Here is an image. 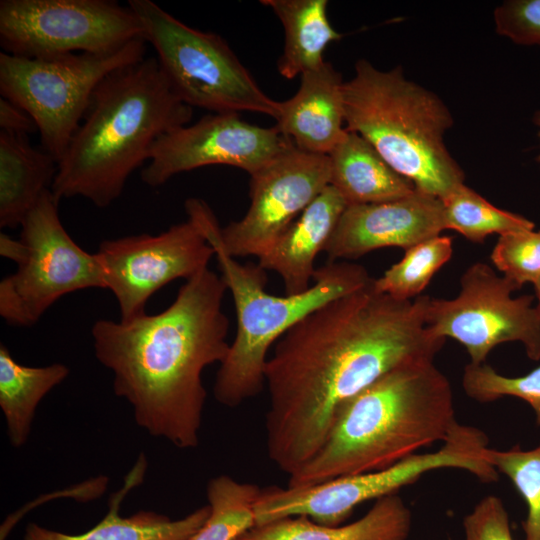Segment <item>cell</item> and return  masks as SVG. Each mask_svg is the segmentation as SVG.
<instances>
[{
	"mask_svg": "<svg viewBox=\"0 0 540 540\" xmlns=\"http://www.w3.org/2000/svg\"><path fill=\"white\" fill-rule=\"evenodd\" d=\"M373 279L297 322L268 358L266 449L288 475L320 449L345 402L400 365L434 360L445 343L426 326L427 295L399 300Z\"/></svg>",
	"mask_w": 540,
	"mask_h": 540,
	"instance_id": "cell-1",
	"label": "cell"
},
{
	"mask_svg": "<svg viewBox=\"0 0 540 540\" xmlns=\"http://www.w3.org/2000/svg\"><path fill=\"white\" fill-rule=\"evenodd\" d=\"M226 290L206 268L185 280L163 311L92 326L95 356L113 373L114 393L132 406L141 428L181 449L199 444L207 396L202 373L229 351Z\"/></svg>",
	"mask_w": 540,
	"mask_h": 540,
	"instance_id": "cell-2",
	"label": "cell"
},
{
	"mask_svg": "<svg viewBox=\"0 0 540 540\" xmlns=\"http://www.w3.org/2000/svg\"><path fill=\"white\" fill-rule=\"evenodd\" d=\"M193 110L173 92L156 57L144 58L108 75L63 156L51 186L62 198L83 197L111 205L129 176L149 161L156 141L187 125Z\"/></svg>",
	"mask_w": 540,
	"mask_h": 540,
	"instance_id": "cell-3",
	"label": "cell"
},
{
	"mask_svg": "<svg viewBox=\"0 0 540 540\" xmlns=\"http://www.w3.org/2000/svg\"><path fill=\"white\" fill-rule=\"evenodd\" d=\"M457 422L451 384L434 360L400 365L343 404L320 449L289 475L288 486L387 468L442 443Z\"/></svg>",
	"mask_w": 540,
	"mask_h": 540,
	"instance_id": "cell-4",
	"label": "cell"
},
{
	"mask_svg": "<svg viewBox=\"0 0 540 540\" xmlns=\"http://www.w3.org/2000/svg\"><path fill=\"white\" fill-rule=\"evenodd\" d=\"M185 210L215 251L221 277L235 305L237 330L214 384L216 400L237 407L265 386L268 351L292 326L323 304L352 293L372 281L365 267L328 262L317 268L314 283L298 294L266 291V271L259 264H241L220 242V226L208 204L189 198Z\"/></svg>",
	"mask_w": 540,
	"mask_h": 540,
	"instance_id": "cell-5",
	"label": "cell"
},
{
	"mask_svg": "<svg viewBox=\"0 0 540 540\" xmlns=\"http://www.w3.org/2000/svg\"><path fill=\"white\" fill-rule=\"evenodd\" d=\"M344 106L346 130L366 139L417 190L443 200L464 184V172L444 143L454 123L450 110L401 67L382 71L358 60L344 83Z\"/></svg>",
	"mask_w": 540,
	"mask_h": 540,
	"instance_id": "cell-6",
	"label": "cell"
},
{
	"mask_svg": "<svg viewBox=\"0 0 540 540\" xmlns=\"http://www.w3.org/2000/svg\"><path fill=\"white\" fill-rule=\"evenodd\" d=\"M488 447L484 431L457 422L438 449L416 453L387 468L310 486L263 488L254 505L256 526L294 516H306L328 526L341 525L358 505L397 493L440 469H458L482 482H494L499 474L485 459Z\"/></svg>",
	"mask_w": 540,
	"mask_h": 540,
	"instance_id": "cell-7",
	"label": "cell"
},
{
	"mask_svg": "<svg viewBox=\"0 0 540 540\" xmlns=\"http://www.w3.org/2000/svg\"><path fill=\"white\" fill-rule=\"evenodd\" d=\"M128 6L183 103L213 113L248 111L277 118L279 101L264 93L221 36L184 24L151 0H130Z\"/></svg>",
	"mask_w": 540,
	"mask_h": 540,
	"instance_id": "cell-8",
	"label": "cell"
},
{
	"mask_svg": "<svg viewBox=\"0 0 540 540\" xmlns=\"http://www.w3.org/2000/svg\"><path fill=\"white\" fill-rule=\"evenodd\" d=\"M144 38L102 53L27 58L0 53V92L36 123L41 146L57 162L80 125L95 90L114 71L145 58Z\"/></svg>",
	"mask_w": 540,
	"mask_h": 540,
	"instance_id": "cell-9",
	"label": "cell"
},
{
	"mask_svg": "<svg viewBox=\"0 0 540 540\" xmlns=\"http://www.w3.org/2000/svg\"><path fill=\"white\" fill-rule=\"evenodd\" d=\"M59 202L46 191L21 225L23 255L14 273L0 282V315L10 325L29 327L69 293L105 289L97 253L83 250L65 230Z\"/></svg>",
	"mask_w": 540,
	"mask_h": 540,
	"instance_id": "cell-10",
	"label": "cell"
},
{
	"mask_svg": "<svg viewBox=\"0 0 540 540\" xmlns=\"http://www.w3.org/2000/svg\"><path fill=\"white\" fill-rule=\"evenodd\" d=\"M143 38L127 6L108 0H1L3 52L27 58L102 53Z\"/></svg>",
	"mask_w": 540,
	"mask_h": 540,
	"instance_id": "cell-11",
	"label": "cell"
},
{
	"mask_svg": "<svg viewBox=\"0 0 540 540\" xmlns=\"http://www.w3.org/2000/svg\"><path fill=\"white\" fill-rule=\"evenodd\" d=\"M520 287L476 262L460 278L453 299L428 296L425 322L437 337L452 338L466 349L470 363L482 364L498 345L519 342L529 359H540V323L533 296L512 297Z\"/></svg>",
	"mask_w": 540,
	"mask_h": 540,
	"instance_id": "cell-12",
	"label": "cell"
},
{
	"mask_svg": "<svg viewBox=\"0 0 540 540\" xmlns=\"http://www.w3.org/2000/svg\"><path fill=\"white\" fill-rule=\"evenodd\" d=\"M105 289L115 296L122 321L145 312L150 297L171 281L208 268L215 251L187 218L158 235L140 234L103 241L96 252Z\"/></svg>",
	"mask_w": 540,
	"mask_h": 540,
	"instance_id": "cell-13",
	"label": "cell"
},
{
	"mask_svg": "<svg viewBox=\"0 0 540 540\" xmlns=\"http://www.w3.org/2000/svg\"><path fill=\"white\" fill-rule=\"evenodd\" d=\"M329 183L328 155L292 144L250 175V206L240 220L220 228L222 247L234 258H260Z\"/></svg>",
	"mask_w": 540,
	"mask_h": 540,
	"instance_id": "cell-14",
	"label": "cell"
},
{
	"mask_svg": "<svg viewBox=\"0 0 540 540\" xmlns=\"http://www.w3.org/2000/svg\"><path fill=\"white\" fill-rule=\"evenodd\" d=\"M292 144L275 127L250 124L238 113H213L161 136L141 179L158 187L177 174L209 165L233 166L252 175Z\"/></svg>",
	"mask_w": 540,
	"mask_h": 540,
	"instance_id": "cell-15",
	"label": "cell"
},
{
	"mask_svg": "<svg viewBox=\"0 0 540 540\" xmlns=\"http://www.w3.org/2000/svg\"><path fill=\"white\" fill-rule=\"evenodd\" d=\"M446 230L442 200L415 190L392 201L347 205L324 251L329 262L373 250H404Z\"/></svg>",
	"mask_w": 540,
	"mask_h": 540,
	"instance_id": "cell-16",
	"label": "cell"
},
{
	"mask_svg": "<svg viewBox=\"0 0 540 540\" xmlns=\"http://www.w3.org/2000/svg\"><path fill=\"white\" fill-rule=\"evenodd\" d=\"M344 83L327 61L303 73L296 94L279 101L274 127L299 150L328 155L347 133Z\"/></svg>",
	"mask_w": 540,
	"mask_h": 540,
	"instance_id": "cell-17",
	"label": "cell"
},
{
	"mask_svg": "<svg viewBox=\"0 0 540 540\" xmlns=\"http://www.w3.org/2000/svg\"><path fill=\"white\" fill-rule=\"evenodd\" d=\"M342 195L328 185L260 258L265 271L282 279L285 294H298L311 286L314 261L324 251L347 207Z\"/></svg>",
	"mask_w": 540,
	"mask_h": 540,
	"instance_id": "cell-18",
	"label": "cell"
},
{
	"mask_svg": "<svg viewBox=\"0 0 540 540\" xmlns=\"http://www.w3.org/2000/svg\"><path fill=\"white\" fill-rule=\"evenodd\" d=\"M145 461L137 462L125 480V485L113 495L109 512L94 527L81 534H66L30 523L26 527L24 540H186L205 523L209 505L203 506L187 516L172 520L167 516L139 511L130 517L119 515V506L127 492L143 478Z\"/></svg>",
	"mask_w": 540,
	"mask_h": 540,
	"instance_id": "cell-19",
	"label": "cell"
},
{
	"mask_svg": "<svg viewBox=\"0 0 540 540\" xmlns=\"http://www.w3.org/2000/svg\"><path fill=\"white\" fill-rule=\"evenodd\" d=\"M411 525L409 507L394 493L377 499L366 514L347 524L328 526L306 516L287 517L255 526L237 540H406Z\"/></svg>",
	"mask_w": 540,
	"mask_h": 540,
	"instance_id": "cell-20",
	"label": "cell"
},
{
	"mask_svg": "<svg viewBox=\"0 0 540 540\" xmlns=\"http://www.w3.org/2000/svg\"><path fill=\"white\" fill-rule=\"evenodd\" d=\"M330 183L348 205L392 201L412 194L411 181L397 173L362 136L347 131L328 154Z\"/></svg>",
	"mask_w": 540,
	"mask_h": 540,
	"instance_id": "cell-21",
	"label": "cell"
},
{
	"mask_svg": "<svg viewBox=\"0 0 540 540\" xmlns=\"http://www.w3.org/2000/svg\"><path fill=\"white\" fill-rule=\"evenodd\" d=\"M57 160L28 136L0 131V227L21 226L55 179Z\"/></svg>",
	"mask_w": 540,
	"mask_h": 540,
	"instance_id": "cell-22",
	"label": "cell"
},
{
	"mask_svg": "<svg viewBox=\"0 0 540 540\" xmlns=\"http://www.w3.org/2000/svg\"><path fill=\"white\" fill-rule=\"evenodd\" d=\"M272 9L284 29V45L277 70L293 79L320 67L324 51L342 35L329 22L327 0H262Z\"/></svg>",
	"mask_w": 540,
	"mask_h": 540,
	"instance_id": "cell-23",
	"label": "cell"
},
{
	"mask_svg": "<svg viewBox=\"0 0 540 540\" xmlns=\"http://www.w3.org/2000/svg\"><path fill=\"white\" fill-rule=\"evenodd\" d=\"M68 375L69 368L61 363L41 367L20 364L1 343L0 408L14 448L26 443L40 401Z\"/></svg>",
	"mask_w": 540,
	"mask_h": 540,
	"instance_id": "cell-24",
	"label": "cell"
},
{
	"mask_svg": "<svg viewBox=\"0 0 540 540\" xmlns=\"http://www.w3.org/2000/svg\"><path fill=\"white\" fill-rule=\"evenodd\" d=\"M261 488L228 475L212 478L207 485L210 514L203 526L186 540H237L256 526L254 505Z\"/></svg>",
	"mask_w": 540,
	"mask_h": 540,
	"instance_id": "cell-25",
	"label": "cell"
},
{
	"mask_svg": "<svg viewBox=\"0 0 540 540\" xmlns=\"http://www.w3.org/2000/svg\"><path fill=\"white\" fill-rule=\"evenodd\" d=\"M446 229L481 243L491 234L500 236L534 230L535 224L513 212L500 209L464 184L442 200Z\"/></svg>",
	"mask_w": 540,
	"mask_h": 540,
	"instance_id": "cell-26",
	"label": "cell"
},
{
	"mask_svg": "<svg viewBox=\"0 0 540 540\" xmlns=\"http://www.w3.org/2000/svg\"><path fill=\"white\" fill-rule=\"evenodd\" d=\"M453 253L452 239L438 235L405 250L401 260L373 279L376 290L399 300L420 296Z\"/></svg>",
	"mask_w": 540,
	"mask_h": 540,
	"instance_id": "cell-27",
	"label": "cell"
},
{
	"mask_svg": "<svg viewBox=\"0 0 540 540\" xmlns=\"http://www.w3.org/2000/svg\"><path fill=\"white\" fill-rule=\"evenodd\" d=\"M485 458L510 479L526 503L524 540H540V442L528 450L519 445L504 450L488 447Z\"/></svg>",
	"mask_w": 540,
	"mask_h": 540,
	"instance_id": "cell-28",
	"label": "cell"
},
{
	"mask_svg": "<svg viewBox=\"0 0 540 540\" xmlns=\"http://www.w3.org/2000/svg\"><path fill=\"white\" fill-rule=\"evenodd\" d=\"M462 387L469 398L481 403L503 397L521 399L529 404L540 426V366L525 375L509 377L487 363H469L463 370Z\"/></svg>",
	"mask_w": 540,
	"mask_h": 540,
	"instance_id": "cell-29",
	"label": "cell"
},
{
	"mask_svg": "<svg viewBox=\"0 0 540 540\" xmlns=\"http://www.w3.org/2000/svg\"><path fill=\"white\" fill-rule=\"evenodd\" d=\"M493 265L520 288L540 277V230L499 237L491 253Z\"/></svg>",
	"mask_w": 540,
	"mask_h": 540,
	"instance_id": "cell-30",
	"label": "cell"
},
{
	"mask_svg": "<svg viewBox=\"0 0 540 540\" xmlns=\"http://www.w3.org/2000/svg\"><path fill=\"white\" fill-rule=\"evenodd\" d=\"M496 32L524 46H540V0H508L493 13Z\"/></svg>",
	"mask_w": 540,
	"mask_h": 540,
	"instance_id": "cell-31",
	"label": "cell"
},
{
	"mask_svg": "<svg viewBox=\"0 0 540 540\" xmlns=\"http://www.w3.org/2000/svg\"><path fill=\"white\" fill-rule=\"evenodd\" d=\"M465 540H514L503 501L495 495L483 497L463 518Z\"/></svg>",
	"mask_w": 540,
	"mask_h": 540,
	"instance_id": "cell-32",
	"label": "cell"
},
{
	"mask_svg": "<svg viewBox=\"0 0 540 540\" xmlns=\"http://www.w3.org/2000/svg\"><path fill=\"white\" fill-rule=\"evenodd\" d=\"M0 127L1 131L26 136L38 132L32 117L24 109L3 97L0 99Z\"/></svg>",
	"mask_w": 540,
	"mask_h": 540,
	"instance_id": "cell-33",
	"label": "cell"
},
{
	"mask_svg": "<svg viewBox=\"0 0 540 540\" xmlns=\"http://www.w3.org/2000/svg\"><path fill=\"white\" fill-rule=\"evenodd\" d=\"M533 286H534V290H535V294H536V298H537V305L535 306V311H536L537 318H538L539 323H540V277L537 278L533 282Z\"/></svg>",
	"mask_w": 540,
	"mask_h": 540,
	"instance_id": "cell-34",
	"label": "cell"
},
{
	"mask_svg": "<svg viewBox=\"0 0 540 540\" xmlns=\"http://www.w3.org/2000/svg\"><path fill=\"white\" fill-rule=\"evenodd\" d=\"M533 122L534 124L538 127V138H539V142H540V109L536 111V113L534 114V117H533ZM536 160L538 162H540V151H539V154L536 158Z\"/></svg>",
	"mask_w": 540,
	"mask_h": 540,
	"instance_id": "cell-35",
	"label": "cell"
}]
</instances>
